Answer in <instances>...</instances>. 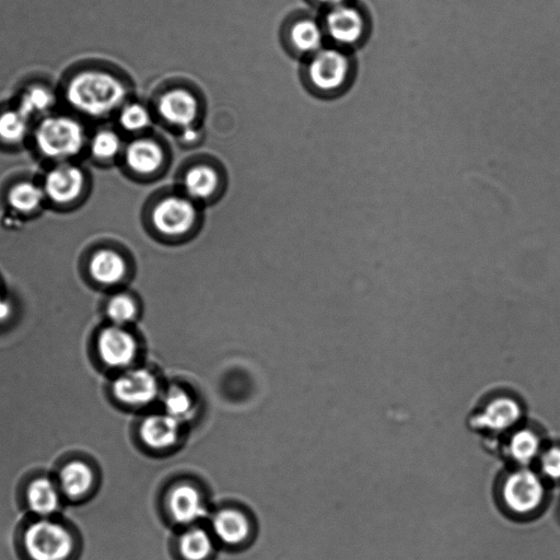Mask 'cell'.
Wrapping results in <instances>:
<instances>
[{
  "mask_svg": "<svg viewBox=\"0 0 560 560\" xmlns=\"http://www.w3.org/2000/svg\"><path fill=\"white\" fill-rule=\"evenodd\" d=\"M85 175L78 167L60 165L53 168L44 181V193L57 205L76 202L85 188Z\"/></svg>",
  "mask_w": 560,
  "mask_h": 560,
  "instance_id": "9",
  "label": "cell"
},
{
  "mask_svg": "<svg viewBox=\"0 0 560 560\" xmlns=\"http://www.w3.org/2000/svg\"><path fill=\"white\" fill-rule=\"evenodd\" d=\"M290 39L301 53H318L323 43V33L317 22L301 20L290 31Z\"/></svg>",
  "mask_w": 560,
  "mask_h": 560,
  "instance_id": "24",
  "label": "cell"
},
{
  "mask_svg": "<svg viewBox=\"0 0 560 560\" xmlns=\"http://www.w3.org/2000/svg\"><path fill=\"white\" fill-rule=\"evenodd\" d=\"M10 314V307L8 303L0 298V321L6 320Z\"/></svg>",
  "mask_w": 560,
  "mask_h": 560,
  "instance_id": "33",
  "label": "cell"
},
{
  "mask_svg": "<svg viewBox=\"0 0 560 560\" xmlns=\"http://www.w3.org/2000/svg\"><path fill=\"white\" fill-rule=\"evenodd\" d=\"M97 348L102 363L114 369L130 366L137 355L135 337L124 326L114 324L100 332Z\"/></svg>",
  "mask_w": 560,
  "mask_h": 560,
  "instance_id": "7",
  "label": "cell"
},
{
  "mask_svg": "<svg viewBox=\"0 0 560 560\" xmlns=\"http://www.w3.org/2000/svg\"><path fill=\"white\" fill-rule=\"evenodd\" d=\"M172 518L181 524H190L205 515L204 501L198 490L191 485L175 486L168 498Z\"/></svg>",
  "mask_w": 560,
  "mask_h": 560,
  "instance_id": "13",
  "label": "cell"
},
{
  "mask_svg": "<svg viewBox=\"0 0 560 560\" xmlns=\"http://www.w3.org/2000/svg\"><path fill=\"white\" fill-rule=\"evenodd\" d=\"M40 153L53 160L77 156L86 142L85 128L72 116L48 115L39 123L34 134Z\"/></svg>",
  "mask_w": 560,
  "mask_h": 560,
  "instance_id": "2",
  "label": "cell"
},
{
  "mask_svg": "<svg viewBox=\"0 0 560 560\" xmlns=\"http://www.w3.org/2000/svg\"><path fill=\"white\" fill-rule=\"evenodd\" d=\"M544 481L542 475L527 468L510 473L501 488L505 507L518 516H528L539 511L547 496Z\"/></svg>",
  "mask_w": 560,
  "mask_h": 560,
  "instance_id": "4",
  "label": "cell"
},
{
  "mask_svg": "<svg viewBox=\"0 0 560 560\" xmlns=\"http://www.w3.org/2000/svg\"><path fill=\"white\" fill-rule=\"evenodd\" d=\"M158 111L167 123L185 130L192 127L197 118L198 103L190 91L174 89L161 96Z\"/></svg>",
  "mask_w": 560,
  "mask_h": 560,
  "instance_id": "11",
  "label": "cell"
},
{
  "mask_svg": "<svg viewBox=\"0 0 560 560\" xmlns=\"http://www.w3.org/2000/svg\"><path fill=\"white\" fill-rule=\"evenodd\" d=\"M53 89L44 84H31L20 93L17 109L30 120L34 116L45 115L55 104Z\"/></svg>",
  "mask_w": 560,
  "mask_h": 560,
  "instance_id": "21",
  "label": "cell"
},
{
  "mask_svg": "<svg viewBox=\"0 0 560 560\" xmlns=\"http://www.w3.org/2000/svg\"><path fill=\"white\" fill-rule=\"evenodd\" d=\"M349 62L340 51L321 50L315 53L309 66V76L314 87L332 91L341 88L347 79Z\"/></svg>",
  "mask_w": 560,
  "mask_h": 560,
  "instance_id": "8",
  "label": "cell"
},
{
  "mask_svg": "<svg viewBox=\"0 0 560 560\" xmlns=\"http://www.w3.org/2000/svg\"><path fill=\"white\" fill-rule=\"evenodd\" d=\"M318 2L321 4L336 7V6L343 5V2H345V0H318Z\"/></svg>",
  "mask_w": 560,
  "mask_h": 560,
  "instance_id": "34",
  "label": "cell"
},
{
  "mask_svg": "<svg viewBox=\"0 0 560 560\" xmlns=\"http://www.w3.org/2000/svg\"><path fill=\"white\" fill-rule=\"evenodd\" d=\"M213 548L212 539L201 529L186 532L180 541V553L185 560H206Z\"/></svg>",
  "mask_w": 560,
  "mask_h": 560,
  "instance_id": "26",
  "label": "cell"
},
{
  "mask_svg": "<svg viewBox=\"0 0 560 560\" xmlns=\"http://www.w3.org/2000/svg\"><path fill=\"white\" fill-rule=\"evenodd\" d=\"M543 450L542 440L535 431L521 429L510 438L508 451L513 461L520 465H528L539 459Z\"/></svg>",
  "mask_w": 560,
  "mask_h": 560,
  "instance_id": "22",
  "label": "cell"
},
{
  "mask_svg": "<svg viewBox=\"0 0 560 560\" xmlns=\"http://www.w3.org/2000/svg\"><path fill=\"white\" fill-rule=\"evenodd\" d=\"M326 31L337 43L353 45L364 33V18L353 7L340 5L333 7L325 19Z\"/></svg>",
  "mask_w": 560,
  "mask_h": 560,
  "instance_id": "12",
  "label": "cell"
},
{
  "mask_svg": "<svg viewBox=\"0 0 560 560\" xmlns=\"http://www.w3.org/2000/svg\"><path fill=\"white\" fill-rule=\"evenodd\" d=\"M165 155L161 147L150 139L134 140L125 149V163L130 170L143 177L158 172Z\"/></svg>",
  "mask_w": 560,
  "mask_h": 560,
  "instance_id": "14",
  "label": "cell"
},
{
  "mask_svg": "<svg viewBox=\"0 0 560 560\" xmlns=\"http://www.w3.org/2000/svg\"><path fill=\"white\" fill-rule=\"evenodd\" d=\"M183 185L191 200L205 201L217 191L219 175L212 167L196 166L185 173Z\"/></svg>",
  "mask_w": 560,
  "mask_h": 560,
  "instance_id": "20",
  "label": "cell"
},
{
  "mask_svg": "<svg viewBox=\"0 0 560 560\" xmlns=\"http://www.w3.org/2000/svg\"><path fill=\"white\" fill-rule=\"evenodd\" d=\"M521 416L522 410L518 401L504 396L490 401L484 410L475 416L472 423L477 429L490 433H504L515 427Z\"/></svg>",
  "mask_w": 560,
  "mask_h": 560,
  "instance_id": "10",
  "label": "cell"
},
{
  "mask_svg": "<svg viewBox=\"0 0 560 560\" xmlns=\"http://www.w3.org/2000/svg\"><path fill=\"white\" fill-rule=\"evenodd\" d=\"M107 314L114 325L124 326L136 318V302L130 296L116 295L108 302Z\"/></svg>",
  "mask_w": 560,
  "mask_h": 560,
  "instance_id": "28",
  "label": "cell"
},
{
  "mask_svg": "<svg viewBox=\"0 0 560 560\" xmlns=\"http://www.w3.org/2000/svg\"><path fill=\"white\" fill-rule=\"evenodd\" d=\"M27 501L30 510L41 518H48L61 505V490L50 478H35L28 487Z\"/></svg>",
  "mask_w": 560,
  "mask_h": 560,
  "instance_id": "17",
  "label": "cell"
},
{
  "mask_svg": "<svg viewBox=\"0 0 560 560\" xmlns=\"http://www.w3.org/2000/svg\"><path fill=\"white\" fill-rule=\"evenodd\" d=\"M213 527L218 539L228 545H239L250 533L249 521L243 513L227 509L217 513Z\"/></svg>",
  "mask_w": 560,
  "mask_h": 560,
  "instance_id": "19",
  "label": "cell"
},
{
  "mask_svg": "<svg viewBox=\"0 0 560 560\" xmlns=\"http://www.w3.org/2000/svg\"><path fill=\"white\" fill-rule=\"evenodd\" d=\"M112 391L121 403L140 407L157 398L159 384L153 373L146 369L128 370L115 379Z\"/></svg>",
  "mask_w": 560,
  "mask_h": 560,
  "instance_id": "6",
  "label": "cell"
},
{
  "mask_svg": "<svg viewBox=\"0 0 560 560\" xmlns=\"http://www.w3.org/2000/svg\"><path fill=\"white\" fill-rule=\"evenodd\" d=\"M121 149L120 136L111 130H101L91 139V154L98 160H111L120 154Z\"/></svg>",
  "mask_w": 560,
  "mask_h": 560,
  "instance_id": "27",
  "label": "cell"
},
{
  "mask_svg": "<svg viewBox=\"0 0 560 560\" xmlns=\"http://www.w3.org/2000/svg\"><path fill=\"white\" fill-rule=\"evenodd\" d=\"M539 463L545 481L560 483V443L543 449Z\"/></svg>",
  "mask_w": 560,
  "mask_h": 560,
  "instance_id": "31",
  "label": "cell"
},
{
  "mask_svg": "<svg viewBox=\"0 0 560 560\" xmlns=\"http://www.w3.org/2000/svg\"><path fill=\"white\" fill-rule=\"evenodd\" d=\"M179 433V420L168 414L149 416L140 427V437L145 445L155 450L173 447L178 441Z\"/></svg>",
  "mask_w": 560,
  "mask_h": 560,
  "instance_id": "15",
  "label": "cell"
},
{
  "mask_svg": "<svg viewBox=\"0 0 560 560\" xmlns=\"http://www.w3.org/2000/svg\"><path fill=\"white\" fill-rule=\"evenodd\" d=\"M127 97L123 81L108 70L84 68L66 81L64 98L69 107L92 119L108 118L122 109Z\"/></svg>",
  "mask_w": 560,
  "mask_h": 560,
  "instance_id": "1",
  "label": "cell"
},
{
  "mask_svg": "<svg viewBox=\"0 0 560 560\" xmlns=\"http://www.w3.org/2000/svg\"><path fill=\"white\" fill-rule=\"evenodd\" d=\"M167 414L179 420L189 418L193 414V401L191 396L181 389H172L165 398Z\"/></svg>",
  "mask_w": 560,
  "mask_h": 560,
  "instance_id": "30",
  "label": "cell"
},
{
  "mask_svg": "<svg viewBox=\"0 0 560 560\" xmlns=\"http://www.w3.org/2000/svg\"><path fill=\"white\" fill-rule=\"evenodd\" d=\"M29 119L16 109L0 112V140L15 145L22 142L28 134Z\"/></svg>",
  "mask_w": 560,
  "mask_h": 560,
  "instance_id": "25",
  "label": "cell"
},
{
  "mask_svg": "<svg viewBox=\"0 0 560 560\" xmlns=\"http://www.w3.org/2000/svg\"><path fill=\"white\" fill-rule=\"evenodd\" d=\"M95 481L90 466L81 461H73L64 465L58 476L61 492L70 499H78L88 494Z\"/></svg>",
  "mask_w": 560,
  "mask_h": 560,
  "instance_id": "18",
  "label": "cell"
},
{
  "mask_svg": "<svg viewBox=\"0 0 560 560\" xmlns=\"http://www.w3.org/2000/svg\"><path fill=\"white\" fill-rule=\"evenodd\" d=\"M119 122L126 132H142L150 124V114L142 104H124L120 111Z\"/></svg>",
  "mask_w": 560,
  "mask_h": 560,
  "instance_id": "29",
  "label": "cell"
},
{
  "mask_svg": "<svg viewBox=\"0 0 560 560\" xmlns=\"http://www.w3.org/2000/svg\"><path fill=\"white\" fill-rule=\"evenodd\" d=\"M198 210L189 197L172 195L162 200L151 213V224L161 236L177 239L190 232L197 221Z\"/></svg>",
  "mask_w": 560,
  "mask_h": 560,
  "instance_id": "5",
  "label": "cell"
},
{
  "mask_svg": "<svg viewBox=\"0 0 560 560\" xmlns=\"http://www.w3.org/2000/svg\"><path fill=\"white\" fill-rule=\"evenodd\" d=\"M126 273L127 264L120 253L111 249H101L92 254L89 274L96 283L105 286L118 285Z\"/></svg>",
  "mask_w": 560,
  "mask_h": 560,
  "instance_id": "16",
  "label": "cell"
},
{
  "mask_svg": "<svg viewBox=\"0 0 560 560\" xmlns=\"http://www.w3.org/2000/svg\"><path fill=\"white\" fill-rule=\"evenodd\" d=\"M23 546L30 560H68L75 542L64 525L42 518L29 525Z\"/></svg>",
  "mask_w": 560,
  "mask_h": 560,
  "instance_id": "3",
  "label": "cell"
},
{
  "mask_svg": "<svg viewBox=\"0 0 560 560\" xmlns=\"http://www.w3.org/2000/svg\"><path fill=\"white\" fill-rule=\"evenodd\" d=\"M44 195V190L38 185L23 181L10 189L8 203L21 214H31L41 206Z\"/></svg>",
  "mask_w": 560,
  "mask_h": 560,
  "instance_id": "23",
  "label": "cell"
},
{
  "mask_svg": "<svg viewBox=\"0 0 560 560\" xmlns=\"http://www.w3.org/2000/svg\"><path fill=\"white\" fill-rule=\"evenodd\" d=\"M198 136H200V133H198L195 128L193 127H188L185 128V130H183V142L188 143V144H192L195 143L196 140L198 139Z\"/></svg>",
  "mask_w": 560,
  "mask_h": 560,
  "instance_id": "32",
  "label": "cell"
}]
</instances>
